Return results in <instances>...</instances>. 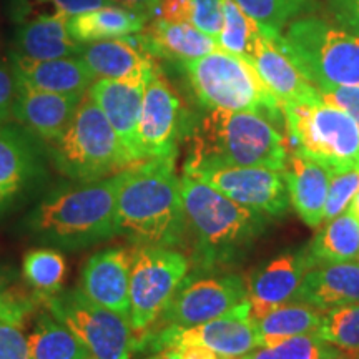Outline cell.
<instances>
[{"mask_svg": "<svg viewBox=\"0 0 359 359\" xmlns=\"http://www.w3.org/2000/svg\"><path fill=\"white\" fill-rule=\"evenodd\" d=\"M15 43L17 53L35 60L77 57L83 48V43L70 35L65 17H40L25 22L17 32Z\"/></svg>", "mask_w": 359, "mask_h": 359, "instance_id": "25", "label": "cell"}, {"mask_svg": "<svg viewBox=\"0 0 359 359\" xmlns=\"http://www.w3.org/2000/svg\"><path fill=\"white\" fill-rule=\"evenodd\" d=\"M0 359H30L29 341L20 325L0 321Z\"/></svg>", "mask_w": 359, "mask_h": 359, "instance_id": "40", "label": "cell"}, {"mask_svg": "<svg viewBox=\"0 0 359 359\" xmlns=\"http://www.w3.org/2000/svg\"><path fill=\"white\" fill-rule=\"evenodd\" d=\"M142 47L154 58L182 62L200 58L206 53L217 50V40L201 32L190 22H168L155 17L150 24L137 32Z\"/></svg>", "mask_w": 359, "mask_h": 359, "instance_id": "23", "label": "cell"}, {"mask_svg": "<svg viewBox=\"0 0 359 359\" xmlns=\"http://www.w3.org/2000/svg\"><path fill=\"white\" fill-rule=\"evenodd\" d=\"M288 147L327 172L359 168V125L346 111L320 98L283 103Z\"/></svg>", "mask_w": 359, "mask_h": 359, "instance_id": "7", "label": "cell"}, {"mask_svg": "<svg viewBox=\"0 0 359 359\" xmlns=\"http://www.w3.org/2000/svg\"><path fill=\"white\" fill-rule=\"evenodd\" d=\"M266 217H281L290 208L285 170L263 167H205L183 172Z\"/></svg>", "mask_w": 359, "mask_h": 359, "instance_id": "12", "label": "cell"}, {"mask_svg": "<svg viewBox=\"0 0 359 359\" xmlns=\"http://www.w3.org/2000/svg\"><path fill=\"white\" fill-rule=\"evenodd\" d=\"M316 334L341 351L359 353V303L325 313Z\"/></svg>", "mask_w": 359, "mask_h": 359, "instance_id": "34", "label": "cell"}, {"mask_svg": "<svg viewBox=\"0 0 359 359\" xmlns=\"http://www.w3.org/2000/svg\"><path fill=\"white\" fill-rule=\"evenodd\" d=\"M65 259L52 248H37L24 257L22 271L35 293H57L65 278Z\"/></svg>", "mask_w": 359, "mask_h": 359, "instance_id": "33", "label": "cell"}, {"mask_svg": "<svg viewBox=\"0 0 359 359\" xmlns=\"http://www.w3.org/2000/svg\"><path fill=\"white\" fill-rule=\"evenodd\" d=\"M359 190V168L344 170L330 175L327 196L325 203L323 222H330L343 212H346Z\"/></svg>", "mask_w": 359, "mask_h": 359, "instance_id": "37", "label": "cell"}, {"mask_svg": "<svg viewBox=\"0 0 359 359\" xmlns=\"http://www.w3.org/2000/svg\"><path fill=\"white\" fill-rule=\"evenodd\" d=\"M248 303L246 281L238 275L183 281L160 314L168 326H196L235 313Z\"/></svg>", "mask_w": 359, "mask_h": 359, "instance_id": "11", "label": "cell"}, {"mask_svg": "<svg viewBox=\"0 0 359 359\" xmlns=\"http://www.w3.org/2000/svg\"><path fill=\"white\" fill-rule=\"evenodd\" d=\"M286 47L318 90L359 85V37L320 17H303L286 27Z\"/></svg>", "mask_w": 359, "mask_h": 359, "instance_id": "8", "label": "cell"}, {"mask_svg": "<svg viewBox=\"0 0 359 359\" xmlns=\"http://www.w3.org/2000/svg\"><path fill=\"white\" fill-rule=\"evenodd\" d=\"M188 275L185 255L163 246L138 245L130 273V323L142 333L163 313Z\"/></svg>", "mask_w": 359, "mask_h": 359, "instance_id": "10", "label": "cell"}, {"mask_svg": "<svg viewBox=\"0 0 359 359\" xmlns=\"http://www.w3.org/2000/svg\"><path fill=\"white\" fill-rule=\"evenodd\" d=\"M120 173L53 193L30 215L35 235L62 246H85L118 233L116 191Z\"/></svg>", "mask_w": 359, "mask_h": 359, "instance_id": "4", "label": "cell"}, {"mask_svg": "<svg viewBox=\"0 0 359 359\" xmlns=\"http://www.w3.org/2000/svg\"><path fill=\"white\" fill-rule=\"evenodd\" d=\"M314 264L308 250L285 253L262 264L246 278L251 320H259L281 304L293 302L303 278Z\"/></svg>", "mask_w": 359, "mask_h": 359, "instance_id": "16", "label": "cell"}, {"mask_svg": "<svg viewBox=\"0 0 359 359\" xmlns=\"http://www.w3.org/2000/svg\"><path fill=\"white\" fill-rule=\"evenodd\" d=\"M12 60V70L17 77L45 92L82 97L95 82V77L80 55L35 60L15 52Z\"/></svg>", "mask_w": 359, "mask_h": 359, "instance_id": "22", "label": "cell"}, {"mask_svg": "<svg viewBox=\"0 0 359 359\" xmlns=\"http://www.w3.org/2000/svg\"><path fill=\"white\" fill-rule=\"evenodd\" d=\"M251 64L278 100L304 102L320 98V90L309 82L286 47L283 32L259 25L250 53Z\"/></svg>", "mask_w": 359, "mask_h": 359, "instance_id": "15", "label": "cell"}, {"mask_svg": "<svg viewBox=\"0 0 359 359\" xmlns=\"http://www.w3.org/2000/svg\"><path fill=\"white\" fill-rule=\"evenodd\" d=\"M336 22L359 37V0H326Z\"/></svg>", "mask_w": 359, "mask_h": 359, "instance_id": "42", "label": "cell"}, {"mask_svg": "<svg viewBox=\"0 0 359 359\" xmlns=\"http://www.w3.org/2000/svg\"><path fill=\"white\" fill-rule=\"evenodd\" d=\"M349 212L359 219V190L356 191V195H354L351 205H349Z\"/></svg>", "mask_w": 359, "mask_h": 359, "instance_id": "48", "label": "cell"}, {"mask_svg": "<svg viewBox=\"0 0 359 359\" xmlns=\"http://www.w3.org/2000/svg\"><path fill=\"white\" fill-rule=\"evenodd\" d=\"M150 17L120 6H105L69 19V32L80 43L120 39L140 32Z\"/></svg>", "mask_w": 359, "mask_h": 359, "instance_id": "26", "label": "cell"}, {"mask_svg": "<svg viewBox=\"0 0 359 359\" xmlns=\"http://www.w3.org/2000/svg\"><path fill=\"white\" fill-rule=\"evenodd\" d=\"M114 6H120L125 8H130V11L140 12L147 17H158V7L160 0H110Z\"/></svg>", "mask_w": 359, "mask_h": 359, "instance_id": "45", "label": "cell"}, {"mask_svg": "<svg viewBox=\"0 0 359 359\" xmlns=\"http://www.w3.org/2000/svg\"><path fill=\"white\" fill-rule=\"evenodd\" d=\"M158 17L168 22H190L191 6L190 0H160Z\"/></svg>", "mask_w": 359, "mask_h": 359, "instance_id": "44", "label": "cell"}, {"mask_svg": "<svg viewBox=\"0 0 359 359\" xmlns=\"http://www.w3.org/2000/svg\"><path fill=\"white\" fill-rule=\"evenodd\" d=\"M35 298L82 341L90 359L132 358L137 339L130 318L100 306L80 288L35 293Z\"/></svg>", "mask_w": 359, "mask_h": 359, "instance_id": "9", "label": "cell"}, {"mask_svg": "<svg viewBox=\"0 0 359 359\" xmlns=\"http://www.w3.org/2000/svg\"><path fill=\"white\" fill-rule=\"evenodd\" d=\"M180 359H222L212 349L201 346V344H183L177 346Z\"/></svg>", "mask_w": 359, "mask_h": 359, "instance_id": "46", "label": "cell"}, {"mask_svg": "<svg viewBox=\"0 0 359 359\" xmlns=\"http://www.w3.org/2000/svg\"><path fill=\"white\" fill-rule=\"evenodd\" d=\"M190 24L217 39L223 27V0H190Z\"/></svg>", "mask_w": 359, "mask_h": 359, "instance_id": "39", "label": "cell"}, {"mask_svg": "<svg viewBox=\"0 0 359 359\" xmlns=\"http://www.w3.org/2000/svg\"><path fill=\"white\" fill-rule=\"evenodd\" d=\"M148 80L150 79H97L88 88V93L137 163L143 161L138 150V122Z\"/></svg>", "mask_w": 359, "mask_h": 359, "instance_id": "17", "label": "cell"}, {"mask_svg": "<svg viewBox=\"0 0 359 359\" xmlns=\"http://www.w3.org/2000/svg\"><path fill=\"white\" fill-rule=\"evenodd\" d=\"M259 24L241 11L235 0H223V27L215 39L218 48L233 55L250 58Z\"/></svg>", "mask_w": 359, "mask_h": 359, "instance_id": "31", "label": "cell"}, {"mask_svg": "<svg viewBox=\"0 0 359 359\" xmlns=\"http://www.w3.org/2000/svg\"><path fill=\"white\" fill-rule=\"evenodd\" d=\"M17 98V75L0 65V122L13 116V103Z\"/></svg>", "mask_w": 359, "mask_h": 359, "instance_id": "43", "label": "cell"}, {"mask_svg": "<svg viewBox=\"0 0 359 359\" xmlns=\"http://www.w3.org/2000/svg\"><path fill=\"white\" fill-rule=\"evenodd\" d=\"M53 160L62 173L82 183L111 177L137 163L88 92L53 142Z\"/></svg>", "mask_w": 359, "mask_h": 359, "instance_id": "6", "label": "cell"}, {"mask_svg": "<svg viewBox=\"0 0 359 359\" xmlns=\"http://www.w3.org/2000/svg\"><path fill=\"white\" fill-rule=\"evenodd\" d=\"M358 258H359V257H358Z\"/></svg>", "mask_w": 359, "mask_h": 359, "instance_id": "49", "label": "cell"}, {"mask_svg": "<svg viewBox=\"0 0 359 359\" xmlns=\"http://www.w3.org/2000/svg\"><path fill=\"white\" fill-rule=\"evenodd\" d=\"M323 316L325 314L311 304L302 302L281 304L259 320H253L258 336V348L276 346L294 336L316 333L323 323Z\"/></svg>", "mask_w": 359, "mask_h": 359, "instance_id": "27", "label": "cell"}, {"mask_svg": "<svg viewBox=\"0 0 359 359\" xmlns=\"http://www.w3.org/2000/svg\"><path fill=\"white\" fill-rule=\"evenodd\" d=\"M306 250L314 266L356 262L359 257V219L348 208L330 219L326 226L316 233Z\"/></svg>", "mask_w": 359, "mask_h": 359, "instance_id": "28", "label": "cell"}, {"mask_svg": "<svg viewBox=\"0 0 359 359\" xmlns=\"http://www.w3.org/2000/svg\"><path fill=\"white\" fill-rule=\"evenodd\" d=\"M105 6H114V4L110 0H17L13 15L22 24H25L40 17L70 19L79 13L95 11Z\"/></svg>", "mask_w": 359, "mask_h": 359, "instance_id": "36", "label": "cell"}, {"mask_svg": "<svg viewBox=\"0 0 359 359\" xmlns=\"http://www.w3.org/2000/svg\"><path fill=\"white\" fill-rule=\"evenodd\" d=\"M133 251L109 248L93 255L82 269L80 290L90 299L130 318V273Z\"/></svg>", "mask_w": 359, "mask_h": 359, "instance_id": "18", "label": "cell"}, {"mask_svg": "<svg viewBox=\"0 0 359 359\" xmlns=\"http://www.w3.org/2000/svg\"><path fill=\"white\" fill-rule=\"evenodd\" d=\"M182 198L196 259L205 268L243 258L266 228V215L236 203L188 173L182 178Z\"/></svg>", "mask_w": 359, "mask_h": 359, "instance_id": "3", "label": "cell"}, {"mask_svg": "<svg viewBox=\"0 0 359 359\" xmlns=\"http://www.w3.org/2000/svg\"><path fill=\"white\" fill-rule=\"evenodd\" d=\"M293 302H302L320 311L359 303V263L343 262L314 266L304 275Z\"/></svg>", "mask_w": 359, "mask_h": 359, "instance_id": "21", "label": "cell"}, {"mask_svg": "<svg viewBox=\"0 0 359 359\" xmlns=\"http://www.w3.org/2000/svg\"><path fill=\"white\" fill-rule=\"evenodd\" d=\"M321 100L336 109L346 111L359 125V85L353 87H331L320 92Z\"/></svg>", "mask_w": 359, "mask_h": 359, "instance_id": "41", "label": "cell"}, {"mask_svg": "<svg viewBox=\"0 0 359 359\" xmlns=\"http://www.w3.org/2000/svg\"><path fill=\"white\" fill-rule=\"evenodd\" d=\"M37 299L27 296L17 286H11V280L0 269V321L20 325L34 311Z\"/></svg>", "mask_w": 359, "mask_h": 359, "instance_id": "38", "label": "cell"}, {"mask_svg": "<svg viewBox=\"0 0 359 359\" xmlns=\"http://www.w3.org/2000/svg\"><path fill=\"white\" fill-rule=\"evenodd\" d=\"M198 100L210 110L251 111L285 127L281 102L259 77L250 58L217 48L180 64Z\"/></svg>", "mask_w": 359, "mask_h": 359, "instance_id": "5", "label": "cell"}, {"mask_svg": "<svg viewBox=\"0 0 359 359\" xmlns=\"http://www.w3.org/2000/svg\"><path fill=\"white\" fill-rule=\"evenodd\" d=\"M32 172L34 160L25 143L11 130L0 127V208L15 200Z\"/></svg>", "mask_w": 359, "mask_h": 359, "instance_id": "30", "label": "cell"}, {"mask_svg": "<svg viewBox=\"0 0 359 359\" xmlns=\"http://www.w3.org/2000/svg\"><path fill=\"white\" fill-rule=\"evenodd\" d=\"M156 359H180L177 348H165V351H161Z\"/></svg>", "mask_w": 359, "mask_h": 359, "instance_id": "47", "label": "cell"}, {"mask_svg": "<svg viewBox=\"0 0 359 359\" xmlns=\"http://www.w3.org/2000/svg\"><path fill=\"white\" fill-rule=\"evenodd\" d=\"M288 140L275 123L251 111L210 110L191 135L183 172L205 167H263L285 170Z\"/></svg>", "mask_w": 359, "mask_h": 359, "instance_id": "2", "label": "cell"}, {"mask_svg": "<svg viewBox=\"0 0 359 359\" xmlns=\"http://www.w3.org/2000/svg\"><path fill=\"white\" fill-rule=\"evenodd\" d=\"M238 359H346L341 349L326 343L316 333L294 336L276 346L262 348Z\"/></svg>", "mask_w": 359, "mask_h": 359, "instance_id": "32", "label": "cell"}, {"mask_svg": "<svg viewBox=\"0 0 359 359\" xmlns=\"http://www.w3.org/2000/svg\"><path fill=\"white\" fill-rule=\"evenodd\" d=\"M182 118L183 109L178 93L163 72L155 67L143 92L138 122V150L142 160L172 158L177 155Z\"/></svg>", "mask_w": 359, "mask_h": 359, "instance_id": "13", "label": "cell"}, {"mask_svg": "<svg viewBox=\"0 0 359 359\" xmlns=\"http://www.w3.org/2000/svg\"><path fill=\"white\" fill-rule=\"evenodd\" d=\"M80 58L97 79H150L155 58L142 47L137 34L83 43Z\"/></svg>", "mask_w": 359, "mask_h": 359, "instance_id": "20", "label": "cell"}, {"mask_svg": "<svg viewBox=\"0 0 359 359\" xmlns=\"http://www.w3.org/2000/svg\"><path fill=\"white\" fill-rule=\"evenodd\" d=\"M27 341L30 359H90L82 341L48 314L39 318Z\"/></svg>", "mask_w": 359, "mask_h": 359, "instance_id": "29", "label": "cell"}, {"mask_svg": "<svg viewBox=\"0 0 359 359\" xmlns=\"http://www.w3.org/2000/svg\"><path fill=\"white\" fill-rule=\"evenodd\" d=\"M183 344H201L222 359H238L251 353L258 348V336L251 320L250 302L228 316L188 327L168 326L156 336L158 348H177Z\"/></svg>", "mask_w": 359, "mask_h": 359, "instance_id": "14", "label": "cell"}, {"mask_svg": "<svg viewBox=\"0 0 359 359\" xmlns=\"http://www.w3.org/2000/svg\"><path fill=\"white\" fill-rule=\"evenodd\" d=\"M290 203L308 226L318 228L323 223L325 203L330 185V172L308 156L293 151L285 168Z\"/></svg>", "mask_w": 359, "mask_h": 359, "instance_id": "24", "label": "cell"}, {"mask_svg": "<svg viewBox=\"0 0 359 359\" xmlns=\"http://www.w3.org/2000/svg\"><path fill=\"white\" fill-rule=\"evenodd\" d=\"M79 95L45 92L17 77L13 116L45 142H55L77 109Z\"/></svg>", "mask_w": 359, "mask_h": 359, "instance_id": "19", "label": "cell"}, {"mask_svg": "<svg viewBox=\"0 0 359 359\" xmlns=\"http://www.w3.org/2000/svg\"><path fill=\"white\" fill-rule=\"evenodd\" d=\"M116 219L118 233L135 243L163 248L180 245L187 222L175 156L148 158L120 172Z\"/></svg>", "mask_w": 359, "mask_h": 359, "instance_id": "1", "label": "cell"}, {"mask_svg": "<svg viewBox=\"0 0 359 359\" xmlns=\"http://www.w3.org/2000/svg\"><path fill=\"white\" fill-rule=\"evenodd\" d=\"M246 15L266 29L283 32L314 0H235Z\"/></svg>", "mask_w": 359, "mask_h": 359, "instance_id": "35", "label": "cell"}]
</instances>
